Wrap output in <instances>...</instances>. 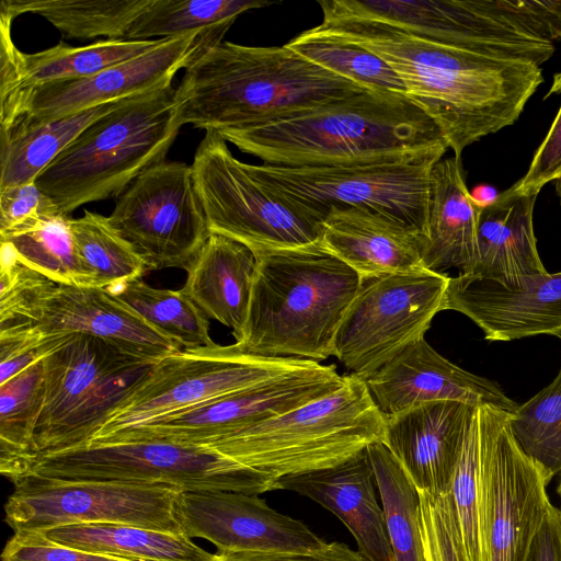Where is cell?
<instances>
[{
  "mask_svg": "<svg viewBox=\"0 0 561 561\" xmlns=\"http://www.w3.org/2000/svg\"><path fill=\"white\" fill-rule=\"evenodd\" d=\"M365 90L285 45L221 41L185 69L174 104L181 126L221 130L289 118Z\"/></svg>",
  "mask_w": 561,
  "mask_h": 561,
  "instance_id": "cell-3",
  "label": "cell"
},
{
  "mask_svg": "<svg viewBox=\"0 0 561 561\" xmlns=\"http://www.w3.org/2000/svg\"><path fill=\"white\" fill-rule=\"evenodd\" d=\"M493 9L517 26L553 42L561 37V0H490Z\"/></svg>",
  "mask_w": 561,
  "mask_h": 561,
  "instance_id": "cell-44",
  "label": "cell"
},
{
  "mask_svg": "<svg viewBox=\"0 0 561 561\" xmlns=\"http://www.w3.org/2000/svg\"><path fill=\"white\" fill-rule=\"evenodd\" d=\"M531 561H561V510L553 504L539 529Z\"/></svg>",
  "mask_w": 561,
  "mask_h": 561,
  "instance_id": "cell-48",
  "label": "cell"
},
{
  "mask_svg": "<svg viewBox=\"0 0 561 561\" xmlns=\"http://www.w3.org/2000/svg\"><path fill=\"white\" fill-rule=\"evenodd\" d=\"M2 561H133L85 552L48 541L38 533H14L7 542Z\"/></svg>",
  "mask_w": 561,
  "mask_h": 561,
  "instance_id": "cell-45",
  "label": "cell"
},
{
  "mask_svg": "<svg viewBox=\"0 0 561 561\" xmlns=\"http://www.w3.org/2000/svg\"><path fill=\"white\" fill-rule=\"evenodd\" d=\"M54 213L61 211L35 182L0 188V232L33 217Z\"/></svg>",
  "mask_w": 561,
  "mask_h": 561,
  "instance_id": "cell-46",
  "label": "cell"
},
{
  "mask_svg": "<svg viewBox=\"0 0 561 561\" xmlns=\"http://www.w3.org/2000/svg\"><path fill=\"white\" fill-rule=\"evenodd\" d=\"M480 210L471 201L460 159L439 160L431 171L425 270L470 274L477 260Z\"/></svg>",
  "mask_w": 561,
  "mask_h": 561,
  "instance_id": "cell-29",
  "label": "cell"
},
{
  "mask_svg": "<svg viewBox=\"0 0 561 561\" xmlns=\"http://www.w3.org/2000/svg\"><path fill=\"white\" fill-rule=\"evenodd\" d=\"M445 310L468 317L491 342L541 334L561 337V272L514 284L458 274L449 279Z\"/></svg>",
  "mask_w": 561,
  "mask_h": 561,
  "instance_id": "cell-21",
  "label": "cell"
},
{
  "mask_svg": "<svg viewBox=\"0 0 561 561\" xmlns=\"http://www.w3.org/2000/svg\"><path fill=\"white\" fill-rule=\"evenodd\" d=\"M18 330L34 332L42 342L92 335L153 363L183 350L107 289L60 285L45 275L23 304L0 320V332Z\"/></svg>",
  "mask_w": 561,
  "mask_h": 561,
  "instance_id": "cell-18",
  "label": "cell"
},
{
  "mask_svg": "<svg viewBox=\"0 0 561 561\" xmlns=\"http://www.w3.org/2000/svg\"><path fill=\"white\" fill-rule=\"evenodd\" d=\"M175 88H159L124 99L87 127L35 184L65 215L78 207L117 198L139 175L163 162L182 127Z\"/></svg>",
  "mask_w": 561,
  "mask_h": 561,
  "instance_id": "cell-5",
  "label": "cell"
},
{
  "mask_svg": "<svg viewBox=\"0 0 561 561\" xmlns=\"http://www.w3.org/2000/svg\"><path fill=\"white\" fill-rule=\"evenodd\" d=\"M215 561H368L358 551L343 542H328L313 552L268 553V552H217Z\"/></svg>",
  "mask_w": 561,
  "mask_h": 561,
  "instance_id": "cell-47",
  "label": "cell"
},
{
  "mask_svg": "<svg viewBox=\"0 0 561 561\" xmlns=\"http://www.w3.org/2000/svg\"><path fill=\"white\" fill-rule=\"evenodd\" d=\"M225 32L196 31L163 38L151 50L92 76L47 82L0 93V131L21 129L172 85L201 49Z\"/></svg>",
  "mask_w": 561,
  "mask_h": 561,
  "instance_id": "cell-14",
  "label": "cell"
},
{
  "mask_svg": "<svg viewBox=\"0 0 561 561\" xmlns=\"http://www.w3.org/2000/svg\"><path fill=\"white\" fill-rule=\"evenodd\" d=\"M107 290L183 350L216 345L209 335V319L182 289L154 288L140 278Z\"/></svg>",
  "mask_w": 561,
  "mask_h": 561,
  "instance_id": "cell-39",
  "label": "cell"
},
{
  "mask_svg": "<svg viewBox=\"0 0 561 561\" xmlns=\"http://www.w3.org/2000/svg\"><path fill=\"white\" fill-rule=\"evenodd\" d=\"M210 232L261 251L319 242L323 225L285 202L233 157L216 130H205L192 163Z\"/></svg>",
  "mask_w": 561,
  "mask_h": 561,
  "instance_id": "cell-11",
  "label": "cell"
},
{
  "mask_svg": "<svg viewBox=\"0 0 561 561\" xmlns=\"http://www.w3.org/2000/svg\"><path fill=\"white\" fill-rule=\"evenodd\" d=\"M317 26L383 59L457 159L471 144L514 124L543 81L533 61L435 43L382 22L323 15Z\"/></svg>",
  "mask_w": 561,
  "mask_h": 561,
  "instance_id": "cell-1",
  "label": "cell"
},
{
  "mask_svg": "<svg viewBox=\"0 0 561 561\" xmlns=\"http://www.w3.org/2000/svg\"><path fill=\"white\" fill-rule=\"evenodd\" d=\"M123 100L1 134L0 188L35 182L87 127L116 108Z\"/></svg>",
  "mask_w": 561,
  "mask_h": 561,
  "instance_id": "cell-31",
  "label": "cell"
},
{
  "mask_svg": "<svg viewBox=\"0 0 561 561\" xmlns=\"http://www.w3.org/2000/svg\"><path fill=\"white\" fill-rule=\"evenodd\" d=\"M450 495L466 561H489L482 519L479 432L474 411L463 438Z\"/></svg>",
  "mask_w": 561,
  "mask_h": 561,
  "instance_id": "cell-41",
  "label": "cell"
},
{
  "mask_svg": "<svg viewBox=\"0 0 561 561\" xmlns=\"http://www.w3.org/2000/svg\"><path fill=\"white\" fill-rule=\"evenodd\" d=\"M450 277L420 270L360 277L334 340L335 356L366 378L413 342L424 337L445 310Z\"/></svg>",
  "mask_w": 561,
  "mask_h": 561,
  "instance_id": "cell-13",
  "label": "cell"
},
{
  "mask_svg": "<svg viewBox=\"0 0 561 561\" xmlns=\"http://www.w3.org/2000/svg\"><path fill=\"white\" fill-rule=\"evenodd\" d=\"M344 381L345 375H339L335 365L313 362L161 422L112 435L95 445L167 442L218 446L224 438L332 392Z\"/></svg>",
  "mask_w": 561,
  "mask_h": 561,
  "instance_id": "cell-19",
  "label": "cell"
},
{
  "mask_svg": "<svg viewBox=\"0 0 561 561\" xmlns=\"http://www.w3.org/2000/svg\"><path fill=\"white\" fill-rule=\"evenodd\" d=\"M285 46L366 90L407 95L402 80L383 59L318 26L302 32Z\"/></svg>",
  "mask_w": 561,
  "mask_h": 561,
  "instance_id": "cell-38",
  "label": "cell"
},
{
  "mask_svg": "<svg viewBox=\"0 0 561 561\" xmlns=\"http://www.w3.org/2000/svg\"><path fill=\"white\" fill-rule=\"evenodd\" d=\"M438 161L248 170L293 207L323 225L332 208H364L426 236L430 179Z\"/></svg>",
  "mask_w": 561,
  "mask_h": 561,
  "instance_id": "cell-10",
  "label": "cell"
},
{
  "mask_svg": "<svg viewBox=\"0 0 561 561\" xmlns=\"http://www.w3.org/2000/svg\"><path fill=\"white\" fill-rule=\"evenodd\" d=\"M367 448L330 468L278 478L275 490L311 499L347 527L368 561H394Z\"/></svg>",
  "mask_w": 561,
  "mask_h": 561,
  "instance_id": "cell-24",
  "label": "cell"
},
{
  "mask_svg": "<svg viewBox=\"0 0 561 561\" xmlns=\"http://www.w3.org/2000/svg\"><path fill=\"white\" fill-rule=\"evenodd\" d=\"M43 364L45 401L31 457L84 446L157 365L85 334L67 336Z\"/></svg>",
  "mask_w": 561,
  "mask_h": 561,
  "instance_id": "cell-8",
  "label": "cell"
},
{
  "mask_svg": "<svg viewBox=\"0 0 561 561\" xmlns=\"http://www.w3.org/2000/svg\"><path fill=\"white\" fill-rule=\"evenodd\" d=\"M70 218L61 213L33 217L0 232V243L19 261L56 284L92 287L91 276L73 245Z\"/></svg>",
  "mask_w": 561,
  "mask_h": 561,
  "instance_id": "cell-33",
  "label": "cell"
},
{
  "mask_svg": "<svg viewBox=\"0 0 561 561\" xmlns=\"http://www.w3.org/2000/svg\"><path fill=\"white\" fill-rule=\"evenodd\" d=\"M561 92V72L556 73L546 94ZM561 179V106L551 127L535 152L526 174L513 184L522 194H538L551 181Z\"/></svg>",
  "mask_w": 561,
  "mask_h": 561,
  "instance_id": "cell-43",
  "label": "cell"
},
{
  "mask_svg": "<svg viewBox=\"0 0 561 561\" xmlns=\"http://www.w3.org/2000/svg\"><path fill=\"white\" fill-rule=\"evenodd\" d=\"M323 15L393 25L435 43L541 66L554 53L546 41L494 11L486 0H325Z\"/></svg>",
  "mask_w": 561,
  "mask_h": 561,
  "instance_id": "cell-17",
  "label": "cell"
},
{
  "mask_svg": "<svg viewBox=\"0 0 561 561\" xmlns=\"http://www.w3.org/2000/svg\"><path fill=\"white\" fill-rule=\"evenodd\" d=\"M5 506L14 533H34L80 523H116L183 535L178 489L112 481H53L22 478Z\"/></svg>",
  "mask_w": 561,
  "mask_h": 561,
  "instance_id": "cell-15",
  "label": "cell"
},
{
  "mask_svg": "<svg viewBox=\"0 0 561 561\" xmlns=\"http://www.w3.org/2000/svg\"><path fill=\"white\" fill-rule=\"evenodd\" d=\"M263 163L288 168L439 161L438 125L407 95L370 91L289 118L216 130Z\"/></svg>",
  "mask_w": 561,
  "mask_h": 561,
  "instance_id": "cell-2",
  "label": "cell"
},
{
  "mask_svg": "<svg viewBox=\"0 0 561 561\" xmlns=\"http://www.w3.org/2000/svg\"><path fill=\"white\" fill-rule=\"evenodd\" d=\"M419 493L425 560L466 561L450 492Z\"/></svg>",
  "mask_w": 561,
  "mask_h": 561,
  "instance_id": "cell-42",
  "label": "cell"
},
{
  "mask_svg": "<svg viewBox=\"0 0 561 561\" xmlns=\"http://www.w3.org/2000/svg\"><path fill=\"white\" fill-rule=\"evenodd\" d=\"M256 265L249 247L211 232L186 268L181 289L208 319L231 328L237 341L245 324Z\"/></svg>",
  "mask_w": 561,
  "mask_h": 561,
  "instance_id": "cell-28",
  "label": "cell"
},
{
  "mask_svg": "<svg viewBox=\"0 0 561 561\" xmlns=\"http://www.w3.org/2000/svg\"><path fill=\"white\" fill-rule=\"evenodd\" d=\"M364 380L385 416L436 400H454L476 408L490 405L510 414L518 407L495 381L453 364L424 337L407 346Z\"/></svg>",
  "mask_w": 561,
  "mask_h": 561,
  "instance_id": "cell-22",
  "label": "cell"
},
{
  "mask_svg": "<svg viewBox=\"0 0 561 561\" xmlns=\"http://www.w3.org/2000/svg\"><path fill=\"white\" fill-rule=\"evenodd\" d=\"M108 220L140 254L147 271L186 268L210 236L192 165L148 169L116 198Z\"/></svg>",
  "mask_w": 561,
  "mask_h": 561,
  "instance_id": "cell-16",
  "label": "cell"
},
{
  "mask_svg": "<svg viewBox=\"0 0 561 561\" xmlns=\"http://www.w3.org/2000/svg\"><path fill=\"white\" fill-rule=\"evenodd\" d=\"M367 451L394 561H426L417 489L381 442L370 444Z\"/></svg>",
  "mask_w": 561,
  "mask_h": 561,
  "instance_id": "cell-35",
  "label": "cell"
},
{
  "mask_svg": "<svg viewBox=\"0 0 561 561\" xmlns=\"http://www.w3.org/2000/svg\"><path fill=\"white\" fill-rule=\"evenodd\" d=\"M151 0H2L0 16H43L66 38L125 39Z\"/></svg>",
  "mask_w": 561,
  "mask_h": 561,
  "instance_id": "cell-32",
  "label": "cell"
},
{
  "mask_svg": "<svg viewBox=\"0 0 561 561\" xmlns=\"http://www.w3.org/2000/svg\"><path fill=\"white\" fill-rule=\"evenodd\" d=\"M557 493L561 500V477L559 479L558 485H557ZM561 510V508H560Z\"/></svg>",
  "mask_w": 561,
  "mask_h": 561,
  "instance_id": "cell-50",
  "label": "cell"
},
{
  "mask_svg": "<svg viewBox=\"0 0 561 561\" xmlns=\"http://www.w3.org/2000/svg\"><path fill=\"white\" fill-rule=\"evenodd\" d=\"M385 427L364 378L350 374L336 390L237 432L228 455L276 481L339 465L382 442Z\"/></svg>",
  "mask_w": 561,
  "mask_h": 561,
  "instance_id": "cell-6",
  "label": "cell"
},
{
  "mask_svg": "<svg viewBox=\"0 0 561 561\" xmlns=\"http://www.w3.org/2000/svg\"><path fill=\"white\" fill-rule=\"evenodd\" d=\"M313 362L249 354L236 343L182 350L157 363L146 379L111 411L84 446L161 422Z\"/></svg>",
  "mask_w": 561,
  "mask_h": 561,
  "instance_id": "cell-9",
  "label": "cell"
},
{
  "mask_svg": "<svg viewBox=\"0 0 561 561\" xmlns=\"http://www.w3.org/2000/svg\"><path fill=\"white\" fill-rule=\"evenodd\" d=\"M476 407L454 400L416 404L386 416L382 444L419 492L446 494Z\"/></svg>",
  "mask_w": 561,
  "mask_h": 561,
  "instance_id": "cell-23",
  "label": "cell"
},
{
  "mask_svg": "<svg viewBox=\"0 0 561 561\" xmlns=\"http://www.w3.org/2000/svg\"><path fill=\"white\" fill-rule=\"evenodd\" d=\"M537 196L518 193L512 185L480 210L471 275L514 284L547 272L534 231Z\"/></svg>",
  "mask_w": 561,
  "mask_h": 561,
  "instance_id": "cell-27",
  "label": "cell"
},
{
  "mask_svg": "<svg viewBox=\"0 0 561 561\" xmlns=\"http://www.w3.org/2000/svg\"><path fill=\"white\" fill-rule=\"evenodd\" d=\"M250 305L236 341L249 354L323 360L360 276L319 242L255 254Z\"/></svg>",
  "mask_w": 561,
  "mask_h": 561,
  "instance_id": "cell-4",
  "label": "cell"
},
{
  "mask_svg": "<svg viewBox=\"0 0 561 561\" xmlns=\"http://www.w3.org/2000/svg\"><path fill=\"white\" fill-rule=\"evenodd\" d=\"M44 401L43 359L0 385V471L12 482L33 455Z\"/></svg>",
  "mask_w": 561,
  "mask_h": 561,
  "instance_id": "cell-34",
  "label": "cell"
},
{
  "mask_svg": "<svg viewBox=\"0 0 561 561\" xmlns=\"http://www.w3.org/2000/svg\"><path fill=\"white\" fill-rule=\"evenodd\" d=\"M38 533L68 548L133 561H215L185 535L116 523H80Z\"/></svg>",
  "mask_w": 561,
  "mask_h": 561,
  "instance_id": "cell-30",
  "label": "cell"
},
{
  "mask_svg": "<svg viewBox=\"0 0 561 561\" xmlns=\"http://www.w3.org/2000/svg\"><path fill=\"white\" fill-rule=\"evenodd\" d=\"M11 25L12 21L0 16V93L89 77L147 53L163 39H101L83 46L59 42L45 50L24 53L12 39Z\"/></svg>",
  "mask_w": 561,
  "mask_h": 561,
  "instance_id": "cell-26",
  "label": "cell"
},
{
  "mask_svg": "<svg viewBox=\"0 0 561 561\" xmlns=\"http://www.w3.org/2000/svg\"><path fill=\"white\" fill-rule=\"evenodd\" d=\"M510 413L474 409L479 476L489 561H531L536 539L552 504L549 474L517 444Z\"/></svg>",
  "mask_w": 561,
  "mask_h": 561,
  "instance_id": "cell-12",
  "label": "cell"
},
{
  "mask_svg": "<svg viewBox=\"0 0 561 561\" xmlns=\"http://www.w3.org/2000/svg\"><path fill=\"white\" fill-rule=\"evenodd\" d=\"M270 4L253 0H151L125 39L171 38L196 31L226 33L241 13Z\"/></svg>",
  "mask_w": 561,
  "mask_h": 561,
  "instance_id": "cell-37",
  "label": "cell"
},
{
  "mask_svg": "<svg viewBox=\"0 0 561 561\" xmlns=\"http://www.w3.org/2000/svg\"><path fill=\"white\" fill-rule=\"evenodd\" d=\"M73 245L92 287L113 288L140 279L148 272L136 249L111 225L108 217L84 210L69 219Z\"/></svg>",
  "mask_w": 561,
  "mask_h": 561,
  "instance_id": "cell-36",
  "label": "cell"
},
{
  "mask_svg": "<svg viewBox=\"0 0 561 561\" xmlns=\"http://www.w3.org/2000/svg\"><path fill=\"white\" fill-rule=\"evenodd\" d=\"M25 477L248 494L274 491L275 484L270 476L226 456L216 446L167 442L104 444L38 455L25 461L16 481Z\"/></svg>",
  "mask_w": 561,
  "mask_h": 561,
  "instance_id": "cell-7",
  "label": "cell"
},
{
  "mask_svg": "<svg viewBox=\"0 0 561 561\" xmlns=\"http://www.w3.org/2000/svg\"><path fill=\"white\" fill-rule=\"evenodd\" d=\"M322 245L360 277L425 270L426 236L364 208H332Z\"/></svg>",
  "mask_w": 561,
  "mask_h": 561,
  "instance_id": "cell-25",
  "label": "cell"
},
{
  "mask_svg": "<svg viewBox=\"0 0 561 561\" xmlns=\"http://www.w3.org/2000/svg\"><path fill=\"white\" fill-rule=\"evenodd\" d=\"M522 450L551 479L561 473V369L556 378L511 415Z\"/></svg>",
  "mask_w": 561,
  "mask_h": 561,
  "instance_id": "cell-40",
  "label": "cell"
},
{
  "mask_svg": "<svg viewBox=\"0 0 561 561\" xmlns=\"http://www.w3.org/2000/svg\"><path fill=\"white\" fill-rule=\"evenodd\" d=\"M183 535L214 543L217 552H313L328 542L305 523L270 507L259 494L233 491L180 492Z\"/></svg>",
  "mask_w": 561,
  "mask_h": 561,
  "instance_id": "cell-20",
  "label": "cell"
},
{
  "mask_svg": "<svg viewBox=\"0 0 561 561\" xmlns=\"http://www.w3.org/2000/svg\"><path fill=\"white\" fill-rule=\"evenodd\" d=\"M497 196L496 190L486 184L478 185L470 192V198L479 209L491 205Z\"/></svg>",
  "mask_w": 561,
  "mask_h": 561,
  "instance_id": "cell-49",
  "label": "cell"
}]
</instances>
